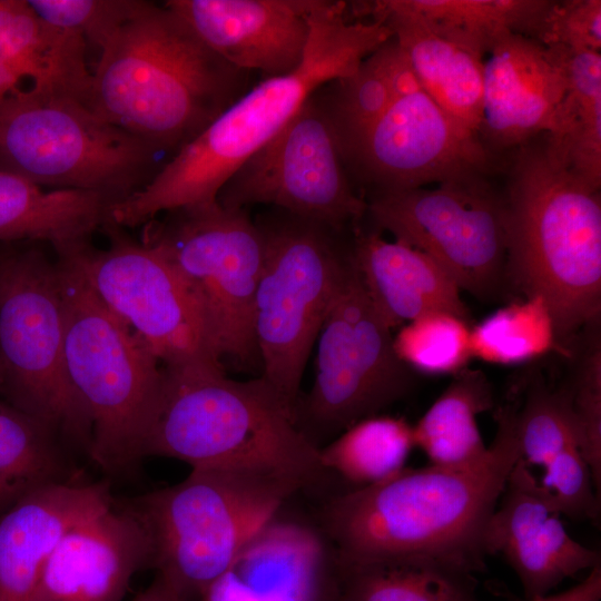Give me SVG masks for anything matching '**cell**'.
Listing matches in <instances>:
<instances>
[{"mask_svg":"<svg viewBox=\"0 0 601 601\" xmlns=\"http://www.w3.org/2000/svg\"><path fill=\"white\" fill-rule=\"evenodd\" d=\"M160 154L77 100L31 88L0 100V170L40 187L92 191L115 205L151 180Z\"/></svg>","mask_w":601,"mask_h":601,"instance_id":"9c48e42d","label":"cell"},{"mask_svg":"<svg viewBox=\"0 0 601 601\" xmlns=\"http://www.w3.org/2000/svg\"><path fill=\"white\" fill-rule=\"evenodd\" d=\"M515 414L514 405L497 410L495 436L472 463L404 467L333 497L322 531L338 564L431 560L473 575L483 571L486 524L521 459Z\"/></svg>","mask_w":601,"mask_h":601,"instance_id":"6da1fadb","label":"cell"},{"mask_svg":"<svg viewBox=\"0 0 601 601\" xmlns=\"http://www.w3.org/2000/svg\"><path fill=\"white\" fill-rule=\"evenodd\" d=\"M142 455L177 459L191 467L262 469L305 487L326 473L319 447L263 376L236 381L213 365L162 366Z\"/></svg>","mask_w":601,"mask_h":601,"instance_id":"5b68a950","label":"cell"},{"mask_svg":"<svg viewBox=\"0 0 601 601\" xmlns=\"http://www.w3.org/2000/svg\"><path fill=\"white\" fill-rule=\"evenodd\" d=\"M57 439L39 420L0 403V516L27 494L70 481Z\"/></svg>","mask_w":601,"mask_h":601,"instance_id":"f546056e","label":"cell"},{"mask_svg":"<svg viewBox=\"0 0 601 601\" xmlns=\"http://www.w3.org/2000/svg\"><path fill=\"white\" fill-rule=\"evenodd\" d=\"M132 601H186L161 577L156 574L151 584L138 593Z\"/></svg>","mask_w":601,"mask_h":601,"instance_id":"7bdbcfd3","label":"cell"},{"mask_svg":"<svg viewBox=\"0 0 601 601\" xmlns=\"http://www.w3.org/2000/svg\"><path fill=\"white\" fill-rule=\"evenodd\" d=\"M534 40L544 47L562 46L600 52L601 1H551Z\"/></svg>","mask_w":601,"mask_h":601,"instance_id":"ab89813d","label":"cell"},{"mask_svg":"<svg viewBox=\"0 0 601 601\" xmlns=\"http://www.w3.org/2000/svg\"><path fill=\"white\" fill-rule=\"evenodd\" d=\"M63 366L91 425L89 454L108 472L137 463L158 398L162 366L112 314L66 256L57 260Z\"/></svg>","mask_w":601,"mask_h":601,"instance_id":"52a82bcc","label":"cell"},{"mask_svg":"<svg viewBox=\"0 0 601 601\" xmlns=\"http://www.w3.org/2000/svg\"><path fill=\"white\" fill-rule=\"evenodd\" d=\"M489 151L425 91L393 100L345 152L352 181L371 195L484 174Z\"/></svg>","mask_w":601,"mask_h":601,"instance_id":"2e32d148","label":"cell"},{"mask_svg":"<svg viewBox=\"0 0 601 601\" xmlns=\"http://www.w3.org/2000/svg\"><path fill=\"white\" fill-rule=\"evenodd\" d=\"M304 487L273 471L199 466L130 508L151 536L156 574L186 601H199L244 545Z\"/></svg>","mask_w":601,"mask_h":601,"instance_id":"8992f818","label":"cell"},{"mask_svg":"<svg viewBox=\"0 0 601 601\" xmlns=\"http://www.w3.org/2000/svg\"><path fill=\"white\" fill-rule=\"evenodd\" d=\"M264 260L254 304L263 376L294 412L308 355L351 265L341 230L275 209L255 219Z\"/></svg>","mask_w":601,"mask_h":601,"instance_id":"ba28073f","label":"cell"},{"mask_svg":"<svg viewBox=\"0 0 601 601\" xmlns=\"http://www.w3.org/2000/svg\"><path fill=\"white\" fill-rule=\"evenodd\" d=\"M413 447V428L404 418L374 415L319 447V457L326 472L336 473L356 489L401 472Z\"/></svg>","mask_w":601,"mask_h":601,"instance_id":"4dcf8cb0","label":"cell"},{"mask_svg":"<svg viewBox=\"0 0 601 601\" xmlns=\"http://www.w3.org/2000/svg\"><path fill=\"white\" fill-rule=\"evenodd\" d=\"M572 407L580 434V450L600 493L601 486V349L594 343L579 367L570 387Z\"/></svg>","mask_w":601,"mask_h":601,"instance_id":"f35d334b","label":"cell"},{"mask_svg":"<svg viewBox=\"0 0 601 601\" xmlns=\"http://www.w3.org/2000/svg\"><path fill=\"white\" fill-rule=\"evenodd\" d=\"M391 331L352 260L316 339L312 390L295 408L297 426L316 446L408 391L411 370L397 357Z\"/></svg>","mask_w":601,"mask_h":601,"instance_id":"7c38bea8","label":"cell"},{"mask_svg":"<svg viewBox=\"0 0 601 601\" xmlns=\"http://www.w3.org/2000/svg\"><path fill=\"white\" fill-rule=\"evenodd\" d=\"M137 0H29L46 23L80 35L99 47L109 32L134 9Z\"/></svg>","mask_w":601,"mask_h":601,"instance_id":"74e56055","label":"cell"},{"mask_svg":"<svg viewBox=\"0 0 601 601\" xmlns=\"http://www.w3.org/2000/svg\"><path fill=\"white\" fill-rule=\"evenodd\" d=\"M20 78L0 60V100L18 89Z\"/></svg>","mask_w":601,"mask_h":601,"instance_id":"ee69618b","label":"cell"},{"mask_svg":"<svg viewBox=\"0 0 601 601\" xmlns=\"http://www.w3.org/2000/svg\"><path fill=\"white\" fill-rule=\"evenodd\" d=\"M278 514L199 601H342L337 556L323 531Z\"/></svg>","mask_w":601,"mask_h":601,"instance_id":"ac0fdd59","label":"cell"},{"mask_svg":"<svg viewBox=\"0 0 601 601\" xmlns=\"http://www.w3.org/2000/svg\"><path fill=\"white\" fill-rule=\"evenodd\" d=\"M299 67L264 79L164 164L151 180L111 206L118 227H137L174 209L217 201L233 174L269 142L321 87L353 73L392 38L381 20L352 22L344 1L316 0Z\"/></svg>","mask_w":601,"mask_h":601,"instance_id":"7a4b0ae2","label":"cell"},{"mask_svg":"<svg viewBox=\"0 0 601 601\" xmlns=\"http://www.w3.org/2000/svg\"><path fill=\"white\" fill-rule=\"evenodd\" d=\"M0 363L10 405L89 452L90 421L63 366L57 262L37 248L0 257Z\"/></svg>","mask_w":601,"mask_h":601,"instance_id":"30bf717a","label":"cell"},{"mask_svg":"<svg viewBox=\"0 0 601 601\" xmlns=\"http://www.w3.org/2000/svg\"><path fill=\"white\" fill-rule=\"evenodd\" d=\"M98 49L87 107L159 152L175 155L247 91L249 72L165 4L137 0Z\"/></svg>","mask_w":601,"mask_h":601,"instance_id":"3957f363","label":"cell"},{"mask_svg":"<svg viewBox=\"0 0 601 601\" xmlns=\"http://www.w3.org/2000/svg\"><path fill=\"white\" fill-rule=\"evenodd\" d=\"M106 249L89 243L68 257L102 302L165 367L223 366L204 307L177 268L157 249L129 239L107 220Z\"/></svg>","mask_w":601,"mask_h":601,"instance_id":"4fadbf2b","label":"cell"},{"mask_svg":"<svg viewBox=\"0 0 601 601\" xmlns=\"http://www.w3.org/2000/svg\"><path fill=\"white\" fill-rule=\"evenodd\" d=\"M2 381H3V376H2V367H1V363H0V391H1V387H2Z\"/></svg>","mask_w":601,"mask_h":601,"instance_id":"f6af8a7d","label":"cell"},{"mask_svg":"<svg viewBox=\"0 0 601 601\" xmlns=\"http://www.w3.org/2000/svg\"><path fill=\"white\" fill-rule=\"evenodd\" d=\"M508 272L565 335L601 308V198L543 138L514 149L506 191Z\"/></svg>","mask_w":601,"mask_h":601,"instance_id":"277c9868","label":"cell"},{"mask_svg":"<svg viewBox=\"0 0 601 601\" xmlns=\"http://www.w3.org/2000/svg\"><path fill=\"white\" fill-rule=\"evenodd\" d=\"M494 406L490 381L480 370L463 368L412 426L414 446L430 464L462 466L486 452L476 416Z\"/></svg>","mask_w":601,"mask_h":601,"instance_id":"4316f807","label":"cell"},{"mask_svg":"<svg viewBox=\"0 0 601 601\" xmlns=\"http://www.w3.org/2000/svg\"><path fill=\"white\" fill-rule=\"evenodd\" d=\"M152 561L141 519L110 505L61 538L29 601H121L132 575Z\"/></svg>","mask_w":601,"mask_h":601,"instance_id":"d6986e66","label":"cell"},{"mask_svg":"<svg viewBox=\"0 0 601 601\" xmlns=\"http://www.w3.org/2000/svg\"><path fill=\"white\" fill-rule=\"evenodd\" d=\"M601 600V564L591 569L588 577L574 587L558 593L530 599L526 601H600Z\"/></svg>","mask_w":601,"mask_h":601,"instance_id":"b9f144b4","label":"cell"},{"mask_svg":"<svg viewBox=\"0 0 601 601\" xmlns=\"http://www.w3.org/2000/svg\"><path fill=\"white\" fill-rule=\"evenodd\" d=\"M316 0H169L165 6L231 66L267 78L303 61Z\"/></svg>","mask_w":601,"mask_h":601,"instance_id":"ffe728a7","label":"cell"},{"mask_svg":"<svg viewBox=\"0 0 601 601\" xmlns=\"http://www.w3.org/2000/svg\"><path fill=\"white\" fill-rule=\"evenodd\" d=\"M372 57L393 100L424 91L406 52L393 37L372 52Z\"/></svg>","mask_w":601,"mask_h":601,"instance_id":"60d3db41","label":"cell"},{"mask_svg":"<svg viewBox=\"0 0 601 601\" xmlns=\"http://www.w3.org/2000/svg\"><path fill=\"white\" fill-rule=\"evenodd\" d=\"M561 514L520 459L486 524V555L500 554L516 574L526 600L545 597L564 580L601 564L600 553L565 530Z\"/></svg>","mask_w":601,"mask_h":601,"instance_id":"e0dca14e","label":"cell"},{"mask_svg":"<svg viewBox=\"0 0 601 601\" xmlns=\"http://www.w3.org/2000/svg\"><path fill=\"white\" fill-rule=\"evenodd\" d=\"M164 214L145 224L142 243L161 253L197 295L219 359L260 361L254 304L264 240L256 221L247 209L218 200Z\"/></svg>","mask_w":601,"mask_h":601,"instance_id":"8fae6325","label":"cell"},{"mask_svg":"<svg viewBox=\"0 0 601 601\" xmlns=\"http://www.w3.org/2000/svg\"><path fill=\"white\" fill-rule=\"evenodd\" d=\"M433 31L481 57L508 32L534 40L551 0H398Z\"/></svg>","mask_w":601,"mask_h":601,"instance_id":"83f0119b","label":"cell"},{"mask_svg":"<svg viewBox=\"0 0 601 601\" xmlns=\"http://www.w3.org/2000/svg\"><path fill=\"white\" fill-rule=\"evenodd\" d=\"M483 63L479 137L487 150L515 149L552 130L565 92L562 73L544 46L508 32ZM489 151V150H487Z\"/></svg>","mask_w":601,"mask_h":601,"instance_id":"44dd1931","label":"cell"},{"mask_svg":"<svg viewBox=\"0 0 601 601\" xmlns=\"http://www.w3.org/2000/svg\"><path fill=\"white\" fill-rule=\"evenodd\" d=\"M112 505L107 483L40 487L0 516V601H29L61 538Z\"/></svg>","mask_w":601,"mask_h":601,"instance_id":"7402d4cb","label":"cell"},{"mask_svg":"<svg viewBox=\"0 0 601 601\" xmlns=\"http://www.w3.org/2000/svg\"><path fill=\"white\" fill-rule=\"evenodd\" d=\"M543 135L565 168L600 190L601 95L565 90L553 128Z\"/></svg>","mask_w":601,"mask_h":601,"instance_id":"836d02e7","label":"cell"},{"mask_svg":"<svg viewBox=\"0 0 601 601\" xmlns=\"http://www.w3.org/2000/svg\"><path fill=\"white\" fill-rule=\"evenodd\" d=\"M352 256L370 299L391 329L435 312L467 321L461 288L425 253L371 230L356 234Z\"/></svg>","mask_w":601,"mask_h":601,"instance_id":"603a6c76","label":"cell"},{"mask_svg":"<svg viewBox=\"0 0 601 601\" xmlns=\"http://www.w3.org/2000/svg\"><path fill=\"white\" fill-rule=\"evenodd\" d=\"M217 200L229 208L273 206L341 231L366 215L319 89L233 174Z\"/></svg>","mask_w":601,"mask_h":601,"instance_id":"9a60e30c","label":"cell"},{"mask_svg":"<svg viewBox=\"0 0 601 601\" xmlns=\"http://www.w3.org/2000/svg\"><path fill=\"white\" fill-rule=\"evenodd\" d=\"M366 214L391 233L435 259L459 287L477 297L493 294L508 273V220L503 195L484 174L374 194Z\"/></svg>","mask_w":601,"mask_h":601,"instance_id":"5bb4252c","label":"cell"},{"mask_svg":"<svg viewBox=\"0 0 601 601\" xmlns=\"http://www.w3.org/2000/svg\"><path fill=\"white\" fill-rule=\"evenodd\" d=\"M397 357L425 374H455L472 357L467 321L445 312L423 315L403 326L393 337Z\"/></svg>","mask_w":601,"mask_h":601,"instance_id":"e575fe53","label":"cell"},{"mask_svg":"<svg viewBox=\"0 0 601 601\" xmlns=\"http://www.w3.org/2000/svg\"><path fill=\"white\" fill-rule=\"evenodd\" d=\"M86 40L42 21L27 1H0V60L46 97L87 104Z\"/></svg>","mask_w":601,"mask_h":601,"instance_id":"d4e9b609","label":"cell"},{"mask_svg":"<svg viewBox=\"0 0 601 601\" xmlns=\"http://www.w3.org/2000/svg\"><path fill=\"white\" fill-rule=\"evenodd\" d=\"M540 485L561 515L574 520H597L600 493L591 469L578 446L562 450L544 465Z\"/></svg>","mask_w":601,"mask_h":601,"instance_id":"8d00e7d4","label":"cell"},{"mask_svg":"<svg viewBox=\"0 0 601 601\" xmlns=\"http://www.w3.org/2000/svg\"><path fill=\"white\" fill-rule=\"evenodd\" d=\"M112 205L92 191L46 189L0 170V242H45L62 254L89 243Z\"/></svg>","mask_w":601,"mask_h":601,"instance_id":"484cf974","label":"cell"},{"mask_svg":"<svg viewBox=\"0 0 601 601\" xmlns=\"http://www.w3.org/2000/svg\"><path fill=\"white\" fill-rule=\"evenodd\" d=\"M515 428L521 460L542 466L564 449L578 446L580 434L570 388L553 390L541 382L528 390L516 407Z\"/></svg>","mask_w":601,"mask_h":601,"instance_id":"d6a6232c","label":"cell"},{"mask_svg":"<svg viewBox=\"0 0 601 601\" xmlns=\"http://www.w3.org/2000/svg\"><path fill=\"white\" fill-rule=\"evenodd\" d=\"M357 14H371L390 28L406 52L423 90L459 125L476 134L482 122L481 56L433 31L398 0L356 2Z\"/></svg>","mask_w":601,"mask_h":601,"instance_id":"cb8c5ba5","label":"cell"},{"mask_svg":"<svg viewBox=\"0 0 601 601\" xmlns=\"http://www.w3.org/2000/svg\"><path fill=\"white\" fill-rule=\"evenodd\" d=\"M339 571L342 601H480L473 574L431 560L348 564Z\"/></svg>","mask_w":601,"mask_h":601,"instance_id":"f1b7e54d","label":"cell"},{"mask_svg":"<svg viewBox=\"0 0 601 601\" xmlns=\"http://www.w3.org/2000/svg\"><path fill=\"white\" fill-rule=\"evenodd\" d=\"M558 334L552 314L540 296L511 303L471 328L472 357L518 365L554 347Z\"/></svg>","mask_w":601,"mask_h":601,"instance_id":"1f68e13d","label":"cell"},{"mask_svg":"<svg viewBox=\"0 0 601 601\" xmlns=\"http://www.w3.org/2000/svg\"><path fill=\"white\" fill-rule=\"evenodd\" d=\"M319 93L344 155L393 101L372 53L349 76L321 87Z\"/></svg>","mask_w":601,"mask_h":601,"instance_id":"d590c367","label":"cell"}]
</instances>
